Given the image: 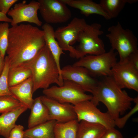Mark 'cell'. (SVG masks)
Segmentation results:
<instances>
[{
    "label": "cell",
    "instance_id": "obj_1",
    "mask_svg": "<svg viewBox=\"0 0 138 138\" xmlns=\"http://www.w3.org/2000/svg\"><path fill=\"white\" fill-rule=\"evenodd\" d=\"M42 30L29 24H21L9 28L6 50L10 67L28 62L45 45Z\"/></svg>",
    "mask_w": 138,
    "mask_h": 138
},
{
    "label": "cell",
    "instance_id": "obj_2",
    "mask_svg": "<svg viewBox=\"0 0 138 138\" xmlns=\"http://www.w3.org/2000/svg\"><path fill=\"white\" fill-rule=\"evenodd\" d=\"M90 100L97 106L100 102L107 107V112L115 120L131 109L134 98L130 97L116 83L111 76L103 77L91 93Z\"/></svg>",
    "mask_w": 138,
    "mask_h": 138
},
{
    "label": "cell",
    "instance_id": "obj_3",
    "mask_svg": "<svg viewBox=\"0 0 138 138\" xmlns=\"http://www.w3.org/2000/svg\"><path fill=\"white\" fill-rule=\"evenodd\" d=\"M21 65L31 71L33 93L39 89H47L52 84L59 86L63 84L56 62L46 44L33 57Z\"/></svg>",
    "mask_w": 138,
    "mask_h": 138
},
{
    "label": "cell",
    "instance_id": "obj_4",
    "mask_svg": "<svg viewBox=\"0 0 138 138\" xmlns=\"http://www.w3.org/2000/svg\"><path fill=\"white\" fill-rule=\"evenodd\" d=\"M108 30L106 37L111 49L117 51L119 54V61L126 60L132 54L138 53L137 39L132 31L123 28L119 21L109 27Z\"/></svg>",
    "mask_w": 138,
    "mask_h": 138
},
{
    "label": "cell",
    "instance_id": "obj_5",
    "mask_svg": "<svg viewBox=\"0 0 138 138\" xmlns=\"http://www.w3.org/2000/svg\"><path fill=\"white\" fill-rule=\"evenodd\" d=\"M101 28L100 24L95 23L87 24L80 32L77 40L79 44L75 48L76 58L80 59L88 54L98 55L106 52L103 41L99 37L103 33Z\"/></svg>",
    "mask_w": 138,
    "mask_h": 138
},
{
    "label": "cell",
    "instance_id": "obj_6",
    "mask_svg": "<svg viewBox=\"0 0 138 138\" xmlns=\"http://www.w3.org/2000/svg\"><path fill=\"white\" fill-rule=\"evenodd\" d=\"M117 55L116 52L111 48L101 54L87 55L73 65L86 68L94 77L111 76V69L117 62Z\"/></svg>",
    "mask_w": 138,
    "mask_h": 138
},
{
    "label": "cell",
    "instance_id": "obj_7",
    "mask_svg": "<svg viewBox=\"0 0 138 138\" xmlns=\"http://www.w3.org/2000/svg\"><path fill=\"white\" fill-rule=\"evenodd\" d=\"M44 95L61 103H69L73 105L81 101L90 100L92 95L86 94L78 85L72 81L64 80L61 86H54L43 89Z\"/></svg>",
    "mask_w": 138,
    "mask_h": 138
},
{
    "label": "cell",
    "instance_id": "obj_8",
    "mask_svg": "<svg viewBox=\"0 0 138 138\" xmlns=\"http://www.w3.org/2000/svg\"><path fill=\"white\" fill-rule=\"evenodd\" d=\"M87 24L85 19L75 17L66 26L59 27L55 31V37L63 51H69L70 56L76 57L75 48L71 45L77 41L80 32Z\"/></svg>",
    "mask_w": 138,
    "mask_h": 138
},
{
    "label": "cell",
    "instance_id": "obj_9",
    "mask_svg": "<svg viewBox=\"0 0 138 138\" xmlns=\"http://www.w3.org/2000/svg\"><path fill=\"white\" fill-rule=\"evenodd\" d=\"M77 120L98 124L105 126L107 129L116 126L114 120L109 113L101 111L90 100L80 102L73 105Z\"/></svg>",
    "mask_w": 138,
    "mask_h": 138
},
{
    "label": "cell",
    "instance_id": "obj_10",
    "mask_svg": "<svg viewBox=\"0 0 138 138\" xmlns=\"http://www.w3.org/2000/svg\"><path fill=\"white\" fill-rule=\"evenodd\" d=\"M39 10L45 23H64L72 16L71 12L61 0H38Z\"/></svg>",
    "mask_w": 138,
    "mask_h": 138
},
{
    "label": "cell",
    "instance_id": "obj_11",
    "mask_svg": "<svg viewBox=\"0 0 138 138\" xmlns=\"http://www.w3.org/2000/svg\"><path fill=\"white\" fill-rule=\"evenodd\" d=\"M111 72V76L121 88L138 91V69L128 59L117 62Z\"/></svg>",
    "mask_w": 138,
    "mask_h": 138
},
{
    "label": "cell",
    "instance_id": "obj_12",
    "mask_svg": "<svg viewBox=\"0 0 138 138\" xmlns=\"http://www.w3.org/2000/svg\"><path fill=\"white\" fill-rule=\"evenodd\" d=\"M39 4L38 1L32 0L27 4L26 1L16 3L13 8L9 10L8 15L12 18V26L24 22L33 23L38 26L42 22L37 15Z\"/></svg>",
    "mask_w": 138,
    "mask_h": 138
},
{
    "label": "cell",
    "instance_id": "obj_13",
    "mask_svg": "<svg viewBox=\"0 0 138 138\" xmlns=\"http://www.w3.org/2000/svg\"><path fill=\"white\" fill-rule=\"evenodd\" d=\"M61 75L64 80H69L79 85L85 92L91 93L97 86V80L86 68L67 65L61 69Z\"/></svg>",
    "mask_w": 138,
    "mask_h": 138
},
{
    "label": "cell",
    "instance_id": "obj_14",
    "mask_svg": "<svg viewBox=\"0 0 138 138\" xmlns=\"http://www.w3.org/2000/svg\"><path fill=\"white\" fill-rule=\"evenodd\" d=\"M40 96L42 102L48 109L49 120L65 122L77 120L73 105L69 103H61L44 95Z\"/></svg>",
    "mask_w": 138,
    "mask_h": 138
},
{
    "label": "cell",
    "instance_id": "obj_15",
    "mask_svg": "<svg viewBox=\"0 0 138 138\" xmlns=\"http://www.w3.org/2000/svg\"><path fill=\"white\" fill-rule=\"evenodd\" d=\"M9 89L13 96L28 109H30L34 100L31 76L19 84L9 87Z\"/></svg>",
    "mask_w": 138,
    "mask_h": 138
},
{
    "label": "cell",
    "instance_id": "obj_16",
    "mask_svg": "<svg viewBox=\"0 0 138 138\" xmlns=\"http://www.w3.org/2000/svg\"><path fill=\"white\" fill-rule=\"evenodd\" d=\"M66 5L79 10L86 16L93 14L100 15L106 20L111 19L99 3L91 0H61Z\"/></svg>",
    "mask_w": 138,
    "mask_h": 138
},
{
    "label": "cell",
    "instance_id": "obj_17",
    "mask_svg": "<svg viewBox=\"0 0 138 138\" xmlns=\"http://www.w3.org/2000/svg\"><path fill=\"white\" fill-rule=\"evenodd\" d=\"M42 29L44 33L45 44L54 58L61 77L60 59L61 55L64 53L55 38V31L53 27L50 24L45 23L42 26Z\"/></svg>",
    "mask_w": 138,
    "mask_h": 138
},
{
    "label": "cell",
    "instance_id": "obj_18",
    "mask_svg": "<svg viewBox=\"0 0 138 138\" xmlns=\"http://www.w3.org/2000/svg\"><path fill=\"white\" fill-rule=\"evenodd\" d=\"M30 109L31 113L28 123L29 128L49 120L48 109L42 102L41 96L34 99L33 102Z\"/></svg>",
    "mask_w": 138,
    "mask_h": 138
},
{
    "label": "cell",
    "instance_id": "obj_19",
    "mask_svg": "<svg viewBox=\"0 0 138 138\" xmlns=\"http://www.w3.org/2000/svg\"><path fill=\"white\" fill-rule=\"evenodd\" d=\"M27 109V107L23 106L13 110L1 114L0 115V135L5 138H8L18 118Z\"/></svg>",
    "mask_w": 138,
    "mask_h": 138
},
{
    "label": "cell",
    "instance_id": "obj_20",
    "mask_svg": "<svg viewBox=\"0 0 138 138\" xmlns=\"http://www.w3.org/2000/svg\"><path fill=\"white\" fill-rule=\"evenodd\" d=\"M57 122L50 120L24 131V138H54V130Z\"/></svg>",
    "mask_w": 138,
    "mask_h": 138
},
{
    "label": "cell",
    "instance_id": "obj_21",
    "mask_svg": "<svg viewBox=\"0 0 138 138\" xmlns=\"http://www.w3.org/2000/svg\"><path fill=\"white\" fill-rule=\"evenodd\" d=\"M106 130L101 125L81 121L79 123L76 138H101Z\"/></svg>",
    "mask_w": 138,
    "mask_h": 138
},
{
    "label": "cell",
    "instance_id": "obj_22",
    "mask_svg": "<svg viewBox=\"0 0 138 138\" xmlns=\"http://www.w3.org/2000/svg\"><path fill=\"white\" fill-rule=\"evenodd\" d=\"M79 123L77 119L57 122L54 128V138H76Z\"/></svg>",
    "mask_w": 138,
    "mask_h": 138
},
{
    "label": "cell",
    "instance_id": "obj_23",
    "mask_svg": "<svg viewBox=\"0 0 138 138\" xmlns=\"http://www.w3.org/2000/svg\"><path fill=\"white\" fill-rule=\"evenodd\" d=\"M137 0H101L99 4L111 19L117 17L127 3L132 4Z\"/></svg>",
    "mask_w": 138,
    "mask_h": 138
},
{
    "label": "cell",
    "instance_id": "obj_24",
    "mask_svg": "<svg viewBox=\"0 0 138 138\" xmlns=\"http://www.w3.org/2000/svg\"><path fill=\"white\" fill-rule=\"evenodd\" d=\"M31 73L30 69L23 65L10 67L8 78L9 87L19 84L30 77Z\"/></svg>",
    "mask_w": 138,
    "mask_h": 138
},
{
    "label": "cell",
    "instance_id": "obj_25",
    "mask_svg": "<svg viewBox=\"0 0 138 138\" xmlns=\"http://www.w3.org/2000/svg\"><path fill=\"white\" fill-rule=\"evenodd\" d=\"M23 106H24L12 96L0 97V113L9 112Z\"/></svg>",
    "mask_w": 138,
    "mask_h": 138
},
{
    "label": "cell",
    "instance_id": "obj_26",
    "mask_svg": "<svg viewBox=\"0 0 138 138\" xmlns=\"http://www.w3.org/2000/svg\"><path fill=\"white\" fill-rule=\"evenodd\" d=\"M5 65L0 75V97L6 95H12L9 89L8 82V73L9 64L6 56L4 58Z\"/></svg>",
    "mask_w": 138,
    "mask_h": 138
},
{
    "label": "cell",
    "instance_id": "obj_27",
    "mask_svg": "<svg viewBox=\"0 0 138 138\" xmlns=\"http://www.w3.org/2000/svg\"><path fill=\"white\" fill-rule=\"evenodd\" d=\"M9 29L8 23H0V53L4 57L8 45Z\"/></svg>",
    "mask_w": 138,
    "mask_h": 138
},
{
    "label": "cell",
    "instance_id": "obj_28",
    "mask_svg": "<svg viewBox=\"0 0 138 138\" xmlns=\"http://www.w3.org/2000/svg\"><path fill=\"white\" fill-rule=\"evenodd\" d=\"M133 102L135 103L134 107L131 108V110L124 116L119 117L115 120V123L116 126L119 128H123L127 121L130 118L138 111V97L137 96L134 98Z\"/></svg>",
    "mask_w": 138,
    "mask_h": 138
},
{
    "label": "cell",
    "instance_id": "obj_29",
    "mask_svg": "<svg viewBox=\"0 0 138 138\" xmlns=\"http://www.w3.org/2000/svg\"><path fill=\"white\" fill-rule=\"evenodd\" d=\"M24 129L22 125L16 124L11 130L8 138H24Z\"/></svg>",
    "mask_w": 138,
    "mask_h": 138
},
{
    "label": "cell",
    "instance_id": "obj_30",
    "mask_svg": "<svg viewBox=\"0 0 138 138\" xmlns=\"http://www.w3.org/2000/svg\"><path fill=\"white\" fill-rule=\"evenodd\" d=\"M18 0H0V12L6 15L10 7Z\"/></svg>",
    "mask_w": 138,
    "mask_h": 138
},
{
    "label": "cell",
    "instance_id": "obj_31",
    "mask_svg": "<svg viewBox=\"0 0 138 138\" xmlns=\"http://www.w3.org/2000/svg\"><path fill=\"white\" fill-rule=\"evenodd\" d=\"M101 138H123L121 133L114 128L107 129Z\"/></svg>",
    "mask_w": 138,
    "mask_h": 138
},
{
    "label": "cell",
    "instance_id": "obj_32",
    "mask_svg": "<svg viewBox=\"0 0 138 138\" xmlns=\"http://www.w3.org/2000/svg\"><path fill=\"white\" fill-rule=\"evenodd\" d=\"M127 59L135 67L138 69V53L132 54Z\"/></svg>",
    "mask_w": 138,
    "mask_h": 138
},
{
    "label": "cell",
    "instance_id": "obj_33",
    "mask_svg": "<svg viewBox=\"0 0 138 138\" xmlns=\"http://www.w3.org/2000/svg\"><path fill=\"white\" fill-rule=\"evenodd\" d=\"M11 23L12 19L7 17L6 15L0 12V21Z\"/></svg>",
    "mask_w": 138,
    "mask_h": 138
},
{
    "label": "cell",
    "instance_id": "obj_34",
    "mask_svg": "<svg viewBox=\"0 0 138 138\" xmlns=\"http://www.w3.org/2000/svg\"><path fill=\"white\" fill-rule=\"evenodd\" d=\"M4 58L0 53V75L5 65Z\"/></svg>",
    "mask_w": 138,
    "mask_h": 138
}]
</instances>
